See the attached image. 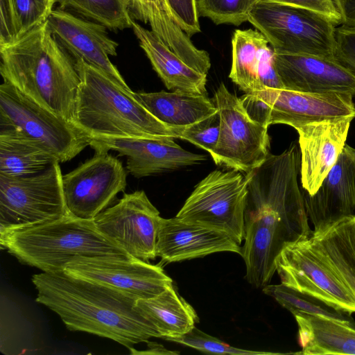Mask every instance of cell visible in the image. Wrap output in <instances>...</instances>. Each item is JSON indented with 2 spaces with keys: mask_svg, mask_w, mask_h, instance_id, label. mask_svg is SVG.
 Wrapping results in <instances>:
<instances>
[{
  "mask_svg": "<svg viewBox=\"0 0 355 355\" xmlns=\"http://www.w3.org/2000/svg\"><path fill=\"white\" fill-rule=\"evenodd\" d=\"M220 252L241 254V247L227 234L211 227L177 217L162 218L156 254L163 261H182Z\"/></svg>",
  "mask_w": 355,
  "mask_h": 355,
  "instance_id": "cell-21",
  "label": "cell"
},
{
  "mask_svg": "<svg viewBox=\"0 0 355 355\" xmlns=\"http://www.w3.org/2000/svg\"><path fill=\"white\" fill-rule=\"evenodd\" d=\"M252 93L267 105L268 126L281 123L297 130L324 120L355 118L354 96L348 93H312L266 87Z\"/></svg>",
  "mask_w": 355,
  "mask_h": 355,
  "instance_id": "cell-15",
  "label": "cell"
},
{
  "mask_svg": "<svg viewBox=\"0 0 355 355\" xmlns=\"http://www.w3.org/2000/svg\"><path fill=\"white\" fill-rule=\"evenodd\" d=\"M0 244L21 263L44 272L63 271L79 257L133 259L96 228L69 214L36 225L0 230Z\"/></svg>",
  "mask_w": 355,
  "mask_h": 355,
  "instance_id": "cell-5",
  "label": "cell"
},
{
  "mask_svg": "<svg viewBox=\"0 0 355 355\" xmlns=\"http://www.w3.org/2000/svg\"><path fill=\"white\" fill-rule=\"evenodd\" d=\"M19 37L46 21L53 6L47 0H12Z\"/></svg>",
  "mask_w": 355,
  "mask_h": 355,
  "instance_id": "cell-35",
  "label": "cell"
},
{
  "mask_svg": "<svg viewBox=\"0 0 355 355\" xmlns=\"http://www.w3.org/2000/svg\"><path fill=\"white\" fill-rule=\"evenodd\" d=\"M212 100L219 114L220 131L210 155L217 165L247 173L269 155L268 127L252 119L241 98L223 83Z\"/></svg>",
  "mask_w": 355,
  "mask_h": 355,
  "instance_id": "cell-10",
  "label": "cell"
},
{
  "mask_svg": "<svg viewBox=\"0 0 355 355\" xmlns=\"http://www.w3.org/2000/svg\"><path fill=\"white\" fill-rule=\"evenodd\" d=\"M294 317L302 347L295 354L355 355V329L319 315L300 313Z\"/></svg>",
  "mask_w": 355,
  "mask_h": 355,
  "instance_id": "cell-26",
  "label": "cell"
},
{
  "mask_svg": "<svg viewBox=\"0 0 355 355\" xmlns=\"http://www.w3.org/2000/svg\"><path fill=\"white\" fill-rule=\"evenodd\" d=\"M35 301L61 318L72 331H83L128 347L152 337L155 327L135 308L137 300L110 287L67 275L64 271L35 274Z\"/></svg>",
  "mask_w": 355,
  "mask_h": 355,
  "instance_id": "cell-2",
  "label": "cell"
},
{
  "mask_svg": "<svg viewBox=\"0 0 355 355\" xmlns=\"http://www.w3.org/2000/svg\"><path fill=\"white\" fill-rule=\"evenodd\" d=\"M0 132L15 133L38 142L60 162L74 158L92 140L73 123L4 81L0 85Z\"/></svg>",
  "mask_w": 355,
  "mask_h": 355,
  "instance_id": "cell-7",
  "label": "cell"
},
{
  "mask_svg": "<svg viewBox=\"0 0 355 355\" xmlns=\"http://www.w3.org/2000/svg\"><path fill=\"white\" fill-rule=\"evenodd\" d=\"M47 1L52 3L53 4L58 3V2L60 1V0H47Z\"/></svg>",
  "mask_w": 355,
  "mask_h": 355,
  "instance_id": "cell-44",
  "label": "cell"
},
{
  "mask_svg": "<svg viewBox=\"0 0 355 355\" xmlns=\"http://www.w3.org/2000/svg\"><path fill=\"white\" fill-rule=\"evenodd\" d=\"M274 62L284 89L355 96V71L337 58L274 52Z\"/></svg>",
  "mask_w": 355,
  "mask_h": 355,
  "instance_id": "cell-19",
  "label": "cell"
},
{
  "mask_svg": "<svg viewBox=\"0 0 355 355\" xmlns=\"http://www.w3.org/2000/svg\"><path fill=\"white\" fill-rule=\"evenodd\" d=\"M345 146L347 147V148L348 149V150L355 157V148L349 146V145L347 144H345Z\"/></svg>",
  "mask_w": 355,
  "mask_h": 355,
  "instance_id": "cell-43",
  "label": "cell"
},
{
  "mask_svg": "<svg viewBox=\"0 0 355 355\" xmlns=\"http://www.w3.org/2000/svg\"><path fill=\"white\" fill-rule=\"evenodd\" d=\"M74 60L80 83L73 124L91 138H177L172 128L136 98L134 92L83 60Z\"/></svg>",
  "mask_w": 355,
  "mask_h": 355,
  "instance_id": "cell-4",
  "label": "cell"
},
{
  "mask_svg": "<svg viewBox=\"0 0 355 355\" xmlns=\"http://www.w3.org/2000/svg\"><path fill=\"white\" fill-rule=\"evenodd\" d=\"M169 341L178 343L207 353L234 355L279 354V353L275 352H258L235 347L217 338L207 334L196 327L184 335L171 338Z\"/></svg>",
  "mask_w": 355,
  "mask_h": 355,
  "instance_id": "cell-33",
  "label": "cell"
},
{
  "mask_svg": "<svg viewBox=\"0 0 355 355\" xmlns=\"http://www.w3.org/2000/svg\"><path fill=\"white\" fill-rule=\"evenodd\" d=\"M147 349L145 351L142 352H135L131 351V354H179L180 352L169 351L166 349L163 345L155 343V342H149L147 340Z\"/></svg>",
  "mask_w": 355,
  "mask_h": 355,
  "instance_id": "cell-42",
  "label": "cell"
},
{
  "mask_svg": "<svg viewBox=\"0 0 355 355\" xmlns=\"http://www.w3.org/2000/svg\"><path fill=\"white\" fill-rule=\"evenodd\" d=\"M135 308L166 340L188 333L198 321L195 309L173 284L153 297L137 300Z\"/></svg>",
  "mask_w": 355,
  "mask_h": 355,
  "instance_id": "cell-25",
  "label": "cell"
},
{
  "mask_svg": "<svg viewBox=\"0 0 355 355\" xmlns=\"http://www.w3.org/2000/svg\"><path fill=\"white\" fill-rule=\"evenodd\" d=\"M0 57L3 81L73 123L80 76L74 59L51 33L47 21L0 46Z\"/></svg>",
  "mask_w": 355,
  "mask_h": 355,
  "instance_id": "cell-3",
  "label": "cell"
},
{
  "mask_svg": "<svg viewBox=\"0 0 355 355\" xmlns=\"http://www.w3.org/2000/svg\"><path fill=\"white\" fill-rule=\"evenodd\" d=\"M74 277L103 285L137 300L153 297L173 284L159 265L137 259L79 257L63 270Z\"/></svg>",
  "mask_w": 355,
  "mask_h": 355,
  "instance_id": "cell-14",
  "label": "cell"
},
{
  "mask_svg": "<svg viewBox=\"0 0 355 355\" xmlns=\"http://www.w3.org/2000/svg\"><path fill=\"white\" fill-rule=\"evenodd\" d=\"M56 162H60L57 157L38 142L15 133L0 132V174L31 175Z\"/></svg>",
  "mask_w": 355,
  "mask_h": 355,
  "instance_id": "cell-28",
  "label": "cell"
},
{
  "mask_svg": "<svg viewBox=\"0 0 355 355\" xmlns=\"http://www.w3.org/2000/svg\"><path fill=\"white\" fill-rule=\"evenodd\" d=\"M309 238L281 252L276 262L281 283L338 309L355 313V295L311 246Z\"/></svg>",
  "mask_w": 355,
  "mask_h": 355,
  "instance_id": "cell-13",
  "label": "cell"
},
{
  "mask_svg": "<svg viewBox=\"0 0 355 355\" xmlns=\"http://www.w3.org/2000/svg\"><path fill=\"white\" fill-rule=\"evenodd\" d=\"M139 20L148 23L151 31L184 62L207 74L211 62L208 52L198 49L180 26L167 0H138Z\"/></svg>",
  "mask_w": 355,
  "mask_h": 355,
  "instance_id": "cell-23",
  "label": "cell"
},
{
  "mask_svg": "<svg viewBox=\"0 0 355 355\" xmlns=\"http://www.w3.org/2000/svg\"><path fill=\"white\" fill-rule=\"evenodd\" d=\"M47 24L53 35L74 60H83L131 90L109 58V55H117L119 44L108 35L105 26L60 8L52 10Z\"/></svg>",
  "mask_w": 355,
  "mask_h": 355,
  "instance_id": "cell-16",
  "label": "cell"
},
{
  "mask_svg": "<svg viewBox=\"0 0 355 355\" xmlns=\"http://www.w3.org/2000/svg\"><path fill=\"white\" fill-rule=\"evenodd\" d=\"M62 176V188L68 214L93 220L124 191L127 172L122 163L102 149Z\"/></svg>",
  "mask_w": 355,
  "mask_h": 355,
  "instance_id": "cell-11",
  "label": "cell"
},
{
  "mask_svg": "<svg viewBox=\"0 0 355 355\" xmlns=\"http://www.w3.org/2000/svg\"><path fill=\"white\" fill-rule=\"evenodd\" d=\"M263 292L273 297L293 315L300 313L319 315L345 324L355 329L351 313L338 309L309 294L302 293L283 284H267Z\"/></svg>",
  "mask_w": 355,
  "mask_h": 355,
  "instance_id": "cell-30",
  "label": "cell"
},
{
  "mask_svg": "<svg viewBox=\"0 0 355 355\" xmlns=\"http://www.w3.org/2000/svg\"><path fill=\"white\" fill-rule=\"evenodd\" d=\"M260 0H196L199 16L215 24L239 26L248 21V15Z\"/></svg>",
  "mask_w": 355,
  "mask_h": 355,
  "instance_id": "cell-32",
  "label": "cell"
},
{
  "mask_svg": "<svg viewBox=\"0 0 355 355\" xmlns=\"http://www.w3.org/2000/svg\"><path fill=\"white\" fill-rule=\"evenodd\" d=\"M19 37L12 0H0V46L10 44Z\"/></svg>",
  "mask_w": 355,
  "mask_h": 355,
  "instance_id": "cell-39",
  "label": "cell"
},
{
  "mask_svg": "<svg viewBox=\"0 0 355 355\" xmlns=\"http://www.w3.org/2000/svg\"><path fill=\"white\" fill-rule=\"evenodd\" d=\"M140 47L166 88L207 94V76L184 62L150 30L133 21L132 27Z\"/></svg>",
  "mask_w": 355,
  "mask_h": 355,
  "instance_id": "cell-22",
  "label": "cell"
},
{
  "mask_svg": "<svg viewBox=\"0 0 355 355\" xmlns=\"http://www.w3.org/2000/svg\"><path fill=\"white\" fill-rule=\"evenodd\" d=\"M336 58L355 71V28L341 26L336 28Z\"/></svg>",
  "mask_w": 355,
  "mask_h": 355,
  "instance_id": "cell-37",
  "label": "cell"
},
{
  "mask_svg": "<svg viewBox=\"0 0 355 355\" xmlns=\"http://www.w3.org/2000/svg\"><path fill=\"white\" fill-rule=\"evenodd\" d=\"M310 10L327 17L336 26L341 24L340 14L334 0H268Z\"/></svg>",
  "mask_w": 355,
  "mask_h": 355,
  "instance_id": "cell-40",
  "label": "cell"
},
{
  "mask_svg": "<svg viewBox=\"0 0 355 355\" xmlns=\"http://www.w3.org/2000/svg\"><path fill=\"white\" fill-rule=\"evenodd\" d=\"M60 163L28 176L0 174V230L49 222L68 214Z\"/></svg>",
  "mask_w": 355,
  "mask_h": 355,
  "instance_id": "cell-9",
  "label": "cell"
},
{
  "mask_svg": "<svg viewBox=\"0 0 355 355\" xmlns=\"http://www.w3.org/2000/svg\"><path fill=\"white\" fill-rule=\"evenodd\" d=\"M58 4L114 32L131 28L134 21L127 0H60Z\"/></svg>",
  "mask_w": 355,
  "mask_h": 355,
  "instance_id": "cell-31",
  "label": "cell"
},
{
  "mask_svg": "<svg viewBox=\"0 0 355 355\" xmlns=\"http://www.w3.org/2000/svg\"><path fill=\"white\" fill-rule=\"evenodd\" d=\"M267 43V39L257 29L234 32L229 78L245 94L261 90L258 68L262 49Z\"/></svg>",
  "mask_w": 355,
  "mask_h": 355,
  "instance_id": "cell-29",
  "label": "cell"
},
{
  "mask_svg": "<svg viewBox=\"0 0 355 355\" xmlns=\"http://www.w3.org/2000/svg\"><path fill=\"white\" fill-rule=\"evenodd\" d=\"M258 76L261 89L266 87L284 89L277 73L274 62V51L269 43L262 49Z\"/></svg>",
  "mask_w": 355,
  "mask_h": 355,
  "instance_id": "cell-38",
  "label": "cell"
},
{
  "mask_svg": "<svg viewBox=\"0 0 355 355\" xmlns=\"http://www.w3.org/2000/svg\"><path fill=\"white\" fill-rule=\"evenodd\" d=\"M89 146L125 156L128 171L137 178L199 164L207 159L205 155L184 150L170 137L92 139Z\"/></svg>",
  "mask_w": 355,
  "mask_h": 355,
  "instance_id": "cell-18",
  "label": "cell"
},
{
  "mask_svg": "<svg viewBox=\"0 0 355 355\" xmlns=\"http://www.w3.org/2000/svg\"><path fill=\"white\" fill-rule=\"evenodd\" d=\"M347 117L324 120L297 130L300 152V180L312 195L337 162L344 149L352 121Z\"/></svg>",
  "mask_w": 355,
  "mask_h": 355,
  "instance_id": "cell-20",
  "label": "cell"
},
{
  "mask_svg": "<svg viewBox=\"0 0 355 355\" xmlns=\"http://www.w3.org/2000/svg\"><path fill=\"white\" fill-rule=\"evenodd\" d=\"M275 53L336 58V25L314 11L260 0L248 19Z\"/></svg>",
  "mask_w": 355,
  "mask_h": 355,
  "instance_id": "cell-6",
  "label": "cell"
},
{
  "mask_svg": "<svg viewBox=\"0 0 355 355\" xmlns=\"http://www.w3.org/2000/svg\"><path fill=\"white\" fill-rule=\"evenodd\" d=\"M182 29L192 36L201 31L196 0H167Z\"/></svg>",
  "mask_w": 355,
  "mask_h": 355,
  "instance_id": "cell-36",
  "label": "cell"
},
{
  "mask_svg": "<svg viewBox=\"0 0 355 355\" xmlns=\"http://www.w3.org/2000/svg\"><path fill=\"white\" fill-rule=\"evenodd\" d=\"M310 244L355 295V214L309 239Z\"/></svg>",
  "mask_w": 355,
  "mask_h": 355,
  "instance_id": "cell-27",
  "label": "cell"
},
{
  "mask_svg": "<svg viewBox=\"0 0 355 355\" xmlns=\"http://www.w3.org/2000/svg\"><path fill=\"white\" fill-rule=\"evenodd\" d=\"M341 17V25L355 28V0H334Z\"/></svg>",
  "mask_w": 355,
  "mask_h": 355,
  "instance_id": "cell-41",
  "label": "cell"
},
{
  "mask_svg": "<svg viewBox=\"0 0 355 355\" xmlns=\"http://www.w3.org/2000/svg\"><path fill=\"white\" fill-rule=\"evenodd\" d=\"M135 96L152 115L172 129L188 127L218 112L207 94L177 90L135 92Z\"/></svg>",
  "mask_w": 355,
  "mask_h": 355,
  "instance_id": "cell-24",
  "label": "cell"
},
{
  "mask_svg": "<svg viewBox=\"0 0 355 355\" xmlns=\"http://www.w3.org/2000/svg\"><path fill=\"white\" fill-rule=\"evenodd\" d=\"M302 196L313 234L355 214V157L345 145L315 193L303 191Z\"/></svg>",
  "mask_w": 355,
  "mask_h": 355,
  "instance_id": "cell-17",
  "label": "cell"
},
{
  "mask_svg": "<svg viewBox=\"0 0 355 355\" xmlns=\"http://www.w3.org/2000/svg\"><path fill=\"white\" fill-rule=\"evenodd\" d=\"M159 211L144 191L124 193L94 219L99 232L130 257L149 262L157 257L156 245L162 220Z\"/></svg>",
  "mask_w": 355,
  "mask_h": 355,
  "instance_id": "cell-12",
  "label": "cell"
},
{
  "mask_svg": "<svg viewBox=\"0 0 355 355\" xmlns=\"http://www.w3.org/2000/svg\"><path fill=\"white\" fill-rule=\"evenodd\" d=\"M247 195L241 172L215 170L195 187L175 217L224 232L241 245Z\"/></svg>",
  "mask_w": 355,
  "mask_h": 355,
  "instance_id": "cell-8",
  "label": "cell"
},
{
  "mask_svg": "<svg viewBox=\"0 0 355 355\" xmlns=\"http://www.w3.org/2000/svg\"><path fill=\"white\" fill-rule=\"evenodd\" d=\"M173 130L177 138L187 140L211 154L217 144L219 135L218 112L188 127Z\"/></svg>",
  "mask_w": 355,
  "mask_h": 355,
  "instance_id": "cell-34",
  "label": "cell"
},
{
  "mask_svg": "<svg viewBox=\"0 0 355 355\" xmlns=\"http://www.w3.org/2000/svg\"><path fill=\"white\" fill-rule=\"evenodd\" d=\"M299 174L300 152L293 142L279 155L269 153L245 175L248 195L240 255L245 262V277L256 288L270 282L277 259L286 246L312 235Z\"/></svg>",
  "mask_w": 355,
  "mask_h": 355,
  "instance_id": "cell-1",
  "label": "cell"
}]
</instances>
